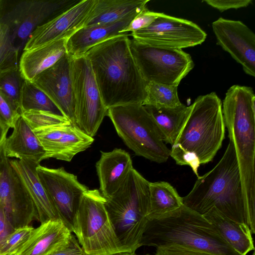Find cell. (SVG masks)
Listing matches in <instances>:
<instances>
[{
    "instance_id": "6da1fadb",
    "label": "cell",
    "mask_w": 255,
    "mask_h": 255,
    "mask_svg": "<svg viewBox=\"0 0 255 255\" xmlns=\"http://www.w3.org/2000/svg\"><path fill=\"white\" fill-rule=\"evenodd\" d=\"M126 33L103 41L84 56L90 62L103 102L109 108L143 104L147 83L131 53Z\"/></svg>"
},
{
    "instance_id": "7a4b0ae2",
    "label": "cell",
    "mask_w": 255,
    "mask_h": 255,
    "mask_svg": "<svg viewBox=\"0 0 255 255\" xmlns=\"http://www.w3.org/2000/svg\"><path fill=\"white\" fill-rule=\"evenodd\" d=\"M222 113L230 140L235 147L247 212L255 228V95L250 87L235 85L227 91Z\"/></svg>"
},
{
    "instance_id": "3957f363",
    "label": "cell",
    "mask_w": 255,
    "mask_h": 255,
    "mask_svg": "<svg viewBox=\"0 0 255 255\" xmlns=\"http://www.w3.org/2000/svg\"><path fill=\"white\" fill-rule=\"evenodd\" d=\"M182 201L184 206L200 215L213 209L249 226L240 172L232 141H229L219 162L198 177L190 192L182 197Z\"/></svg>"
},
{
    "instance_id": "277c9868",
    "label": "cell",
    "mask_w": 255,
    "mask_h": 255,
    "mask_svg": "<svg viewBox=\"0 0 255 255\" xmlns=\"http://www.w3.org/2000/svg\"><path fill=\"white\" fill-rule=\"evenodd\" d=\"M172 245L215 255H240L208 220L184 205L148 220L139 243L156 248Z\"/></svg>"
},
{
    "instance_id": "5b68a950",
    "label": "cell",
    "mask_w": 255,
    "mask_h": 255,
    "mask_svg": "<svg viewBox=\"0 0 255 255\" xmlns=\"http://www.w3.org/2000/svg\"><path fill=\"white\" fill-rule=\"evenodd\" d=\"M149 183L133 168L105 208L125 251L135 253L146 225L149 210Z\"/></svg>"
},
{
    "instance_id": "8992f818",
    "label": "cell",
    "mask_w": 255,
    "mask_h": 255,
    "mask_svg": "<svg viewBox=\"0 0 255 255\" xmlns=\"http://www.w3.org/2000/svg\"><path fill=\"white\" fill-rule=\"evenodd\" d=\"M172 145L196 155L201 164L212 161L225 138L222 104L216 93L198 96Z\"/></svg>"
},
{
    "instance_id": "52a82bcc",
    "label": "cell",
    "mask_w": 255,
    "mask_h": 255,
    "mask_svg": "<svg viewBox=\"0 0 255 255\" xmlns=\"http://www.w3.org/2000/svg\"><path fill=\"white\" fill-rule=\"evenodd\" d=\"M119 136L136 155L158 163L170 156L153 119L142 104H129L109 108L107 115Z\"/></svg>"
},
{
    "instance_id": "ba28073f",
    "label": "cell",
    "mask_w": 255,
    "mask_h": 255,
    "mask_svg": "<svg viewBox=\"0 0 255 255\" xmlns=\"http://www.w3.org/2000/svg\"><path fill=\"white\" fill-rule=\"evenodd\" d=\"M98 189L83 195L75 214L73 232L85 255H111L125 251L113 228L105 203Z\"/></svg>"
},
{
    "instance_id": "9c48e42d",
    "label": "cell",
    "mask_w": 255,
    "mask_h": 255,
    "mask_svg": "<svg viewBox=\"0 0 255 255\" xmlns=\"http://www.w3.org/2000/svg\"><path fill=\"white\" fill-rule=\"evenodd\" d=\"M81 0H0V23L7 27L19 58L36 28Z\"/></svg>"
},
{
    "instance_id": "30bf717a",
    "label": "cell",
    "mask_w": 255,
    "mask_h": 255,
    "mask_svg": "<svg viewBox=\"0 0 255 255\" xmlns=\"http://www.w3.org/2000/svg\"><path fill=\"white\" fill-rule=\"evenodd\" d=\"M131 53L145 81L178 86L193 69L190 54L182 49L150 45L130 39Z\"/></svg>"
},
{
    "instance_id": "8fae6325",
    "label": "cell",
    "mask_w": 255,
    "mask_h": 255,
    "mask_svg": "<svg viewBox=\"0 0 255 255\" xmlns=\"http://www.w3.org/2000/svg\"><path fill=\"white\" fill-rule=\"evenodd\" d=\"M72 78L75 102V125L93 137L97 133L108 109L103 102L88 59L73 58Z\"/></svg>"
},
{
    "instance_id": "7c38bea8",
    "label": "cell",
    "mask_w": 255,
    "mask_h": 255,
    "mask_svg": "<svg viewBox=\"0 0 255 255\" xmlns=\"http://www.w3.org/2000/svg\"><path fill=\"white\" fill-rule=\"evenodd\" d=\"M132 38L150 45L182 49L202 44L207 34L193 22L160 13L148 26L131 33Z\"/></svg>"
},
{
    "instance_id": "4fadbf2b",
    "label": "cell",
    "mask_w": 255,
    "mask_h": 255,
    "mask_svg": "<svg viewBox=\"0 0 255 255\" xmlns=\"http://www.w3.org/2000/svg\"><path fill=\"white\" fill-rule=\"evenodd\" d=\"M36 169L60 219L72 232L75 214L82 197L88 188L63 167L49 168L39 165Z\"/></svg>"
},
{
    "instance_id": "5bb4252c",
    "label": "cell",
    "mask_w": 255,
    "mask_h": 255,
    "mask_svg": "<svg viewBox=\"0 0 255 255\" xmlns=\"http://www.w3.org/2000/svg\"><path fill=\"white\" fill-rule=\"evenodd\" d=\"M0 204L15 229L30 226L37 215L20 178L11 166L4 147L0 155Z\"/></svg>"
},
{
    "instance_id": "9a60e30c",
    "label": "cell",
    "mask_w": 255,
    "mask_h": 255,
    "mask_svg": "<svg viewBox=\"0 0 255 255\" xmlns=\"http://www.w3.org/2000/svg\"><path fill=\"white\" fill-rule=\"evenodd\" d=\"M217 44L240 64L244 71L255 76V34L242 21L220 17L212 23Z\"/></svg>"
},
{
    "instance_id": "2e32d148",
    "label": "cell",
    "mask_w": 255,
    "mask_h": 255,
    "mask_svg": "<svg viewBox=\"0 0 255 255\" xmlns=\"http://www.w3.org/2000/svg\"><path fill=\"white\" fill-rule=\"evenodd\" d=\"M73 58L65 53L55 64L31 82L44 92L63 115L75 125V102L72 78Z\"/></svg>"
},
{
    "instance_id": "e0dca14e",
    "label": "cell",
    "mask_w": 255,
    "mask_h": 255,
    "mask_svg": "<svg viewBox=\"0 0 255 255\" xmlns=\"http://www.w3.org/2000/svg\"><path fill=\"white\" fill-rule=\"evenodd\" d=\"M33 130L45 151V159L53 158L69 162L77 153L89 148L94 141L93 137L71 123Z\"/></svg>"
},
{
    "instance_id": "ac0fdd59",
    "label": "cell",
    "mask_w": 255,
    "mask_h": 255,
    "mask_svg": "<svg viewBox=\"0 0 255 255\" xmlns=\"http://www.w3.org/2000/svg\"><path fill=\"white\" fill-rule=\"evenodd\" d=\"M95 0H81L68 9L37 27L23 50L38 47L61 39H67L84 26Z\"/></svg>"
},
{
    "instance_id": "d6986e66",
    "label": "cell",
    "mask_w": 255,
    "mask_h": 255,
    "mask_svg": "<svg viewBox=\"0 0 255 255\" xmlns=\"http://www.w3.org/2000/svg\"><path fill=\"white\" fill-rule=\"evenodd\" d=\"M96 164L100 191L105 199L110 198L121 187L133 168L128 152L120 148L101 151Z\"/></svg>"
},
{
    "instance_id": "ffe728a7",
    "label": "cell",
    "mask_w": 255,
    "mask_h": 255,
    "mask_svg": "<svg viewBox=\"0 0 255 255\" xmlns=\"http://www.w3.org/2000/svg\"><path fill=\"white\" fill-rule=\"evenodd\" d=\"M10 163L33 201L37 221L42 223L50 220L60 219L52 201L38 177L36 168L40 164L17 159H10Z\"/></svg>"
},
{
    "instance_id": "44dd1931",
    "label": "cell",
    "mask_w": 255,
    "mask_h": 255,
    "mask_svg": "<svg viewBox=\"0 0 255 255\" xmlns=\"http://www.w3.org/2000/svg\"><path fill=\"white\" fill-rule=\"evenodd\" d=\"M71 231L60 219L50 220L34 228L16 252L17 255H47L65 244Z\"/></svg>"
},
{
    "instance_id": "7402d4cb",
    "label": "cell",
    "mask_w": 255,
    "mask_h": 255,
    "mask_svg": "<svg viewBox=\"0 0 255 255\" xmlns=\"http://www.w3.org/2000/svg\"><path fill=\"white\" fill-rule=\"evenodd\" d=\"M136 15L112 23L83 26L66 40L67 53L73 58L83 56L95 45L126 34L123 31Z\"/></svg>"
},
{
    "instance_id": "603a6c76",
    "label": "cell",
    "mask_w": 255,
    "mask_h": 255,
    "mask_svg": "<svg viewBox=\"0 0 255 255\" xmlns=\"http://www.w3.org/2000/svg\"><path fill=\"white\" fill-rule=\"evenodd\" d=\"M12 128L4 145L6 156L40 164L45 151L31 126L20 115Z\"/></svg>"
},
{
    "instance_id": "cb8c5ba5",
    "label": "cell",
    "mask_w": 255,
    "mask_h": 255,
    "mask_svg": "<svg viewBox=\"0 0 255 255\" xmlns=\"http://www.w3.org/2000/svg\"><path fill=\"white\" fill-rule=\"evenodd\" d=\"M66 40L63 39L23 50L19 58V67L24 78L32 81L55 64L67 53Z\"/></svg>"
},
{
    "instance_id": "d4e9b609",
    "label": "cell",
    "mask_w": 255,
    "mask_h": 255,
    "mask_svg": "<svg viewBox=\"0 0 255 255\" xmlns=\"http://www.w3.org/2000/svg\"><path fill=\"white\" fill-rule=\"evenodd\" d=\"M149 0H95L84 26L112 23L136 15Z\"/></svg>"
},
{
    "instance_id": "484cf974",
    "label": "cell",
    "mask_w": 255,
    "mask_h": 255,
    "mask_svg": "<svg viewBox=\"0 0 255 255\" xmlns=\"http://www.w3.org/2000/svg\"><path fill=\"white\" fill-rule=\"evenodd\" d=\"M203 216L240 255L254 250L252 233L247 224L231 220L213 209Z\"/></svg>"
},
{
    "instance_id": "4316f807",
    "label": "cell",
    "mask_w": 255,
    "mask_h": 255,
    "mask_svg": "<svg viewBox=\"0 0 255 255\" xmlns=\"http://www.w3.org/2000/svg\"><path fill=\"white\" fill-rule=\"evenodd\" d=\"M144 106L153 119L164 142L172 146L189 115L191 106H187L182 104L172 108Z\"/></svg>"
},
{
    "instance_id": "83f0119b",
    "label": "cell",
    "mask_w": 255,
    "mask_h": 255,
    "mask_svg": "<svg viewBox=\"0 0 255 255\" xmlns=\"http://www.w3.org/2000/svg\"><path fill=\"white\" fill-rule=\"evenodd\" d=\"M182 205V197L170 184L165 181L149 183L148 220L173 212Z\"/></svg>"
},
{
    "instance_id": "f1b7e54d",
    "label": "cell",
    "mask_w": 255,
    "mask_h": 255,
    "mask_svg": "<svg viewBox=\"0 0 255 255\" xmlns=\"http://www.w3.org/2000/svg\"><path fill=\"white\" fill-rule=\"evenodd\" d=\"M29 111L45 112L64 116L44 92L32 82L25 80L20 94V114Z\"/></svg>"
},
{
    "instance_id": "f546056e",
    "label": "cell",
    "mask_w": 255,
    "mask_h": 255,
    "mask_svg": "<svg viewBox=\"0 0 255 255\" xmlns=\"http://www.w3.org/2000/svg\"><path fill=\"white\" fill-rule=\"evenodd\" d=\"M177 86L156 83H147L146 97L143 105L155 107H175L182 104L177 93Z\"/></svg>"
},
{
    "instance_id": "4dcf8cb0",
    "label": "cell",
    "mask_w": 255,
    "mask_h": 255,
    "mask_svg": "<svg viewBox=\"0 0 255 255\" xmlns=\"http://www.w3.org/2000/svg\"><path fill=\"white\" fill-rule=\"evenodd\" d=\"M25 80L19 65L0 72V91L20 113V94Z\"/></svg>"
},
{
    "instance_id": "1f68e13d",
    "label": "cell",
    "mask_w": 255,
    "mask_h": 255,
    "mask_svg": "<svg viewBox=\"0 0 255 255\" xmlns=\"http://www.w3.org/2000/svg\"><path fill=\"white\" fill-rule=\"evenodd\" d=\"M19 60L7 27L0 23V72L18 66Z\"/></svg>"
},
{
    "instance_id": "d6a6232c",
    "label": "cell",
    "mask_w": 255,
    "mask_h": 255,
    "mask_svg": "<svg viewBox=\"0 0 255 255\" xmlns=\"http://www.w3.org/2000/svg\"><path fill=\"white\" fill-rule=\"evenodd\" d=\"M20 114L33 129L40 127L71 123L64 116L48 112L29 111Z\"/></svg>"
},
{
    "instance_id": "836d02e7",
    "label": "cell",
    "mask_w": 255,
    "mask_h": 255,
    "mask_svg": "<svg viewBox=\"0 0 255 255\" xmlns=\"http://www.w3.org/2000/svg\"><path fill=\"white\" fill-rule=\"evenodd\" d=\"M34 228L31 226L15 229L0 244V255L15 254L26 241Z\"/></svg>"
},
{
    "instance_id": "e575fe53",
    "label": "cell",
    "mask_w": 255,
    "mask_h": 255,
    "mask_svg": "<svg viewBox=\"0 0 255 255\" xmlns=\"http://www.w3.org/2000/svg\"><path fill=\"white\" fill-rule=\"evenodd\" d=\"M159 13L145 7L134 17L123 33H132L148 26L158 17Z\"/></svg>"
},
{
    "instance_id": "d590c367",
    "label": "cell",
    "mask_w": 255,
    "mask_h": 255,
    "mask_svg": "<svg viewBox=\"0 0 255 255\" xmlns=\"http://www.w3.org/2000/svg\"><path fill=\"white\" fill-rule=\"evenodd\" d=\"M170 156L178 165L189 166L197 177L199 176L198 170L201 163L196 155L179 147L172 146L170 149Z\"/></svg>"
},
{
    "instance_id": "8d00e7d4",
    "label": "cell",
    "mask_w": 255,
    "mask_h": 255,
    "mask_svg": "<svg viewBox=\"0 0 255 255\" xmlns=\"http://www.w3.org/2000/svg\"><path fill=\"white\" fill-rule=\"evenodd\" d=\"M20 113L12 106L7 98L0 91V120L9 128H13Z\"/></svg>"
},
{
    "instance_id": "74e56055",
    "label": "cell",
    "mask_w": 255,
    "mask_h": 255,
    "mask_svg": "<svg viewBox=\"0 0 255 255\" xmlns=\"http://www.w3.org/2000/svg\"><path fill=\"white\" fill-rule=\"evenodd\" d=\"M155 255H215L209 253L172 245L156 248Z\"/></svg>"
},
{
    "instance_id": "f35d334b",
    "label": "cell",
    "mask_w": 255,
    "mask_h": 255,
    "mask_svg": "<svg viewBox=\"0 0 255 255\" xmlns=\"http://www.w3.org/2000/svg\"><path fill=\"white\" fill-rule=\"evenodd\" d=\"M208 5L218 9L220 12L230 9H238L249 6L252 0H204Z\"/></svg>"
},
{
    "instance_id": "ab89813d",
    "label": "cell",
    "mask_w": 255,
    "mask_h": 255,
    "mask_svg": "<svg viewBox=\"0 0 255 255\" xmlns=\"http://www.w3.org/2000/svg\"><path fill=\"white\" fill-rule=\"evenodd\" d=\"M47 255H85L75 238L71 235L68 240Z\"/></svg>"
},
{
    "instance_id": "60d3db41",
    "label": "cell",
    "mask_w": 255,
    "mask_h": 255,
    "mask_svg": "<svg viewBox=\"0 0 255 255\" xmlns=\"http://www.w3.org/2000/svg\"><path fill=\"white\" fill-rule=\"evenodd\" d=\"M14 230L0 204V244L4 239Z\"/></svg>"
},
{
    "instance_id": "b9f144b4",
    "label": "cell",
    "mask_w": 255,
    "mask_h": 255,
    "mask_svg": "<svg viewBox=\"0 0 255 255\" xmlns=\"http://www.w3.org/2000/svg\"><path fill=\"white\" fill-rule=\"evenodd\" d=\"M9 128L0 120V155L3 149L7 133Z\"/></svg>"
},
{
    "instance_id": "7bdbcfd3",
    "label": "cell",
    "mask_w": 255,
    "mask_h": 255,
    "mask_svg": "<svg viewBox=\"0 0 255 255\" xmlns=\"http://www.w3.org/2000/svg\"><path fill=\"white\" fill-rule=\"evenodd\" d=\"M111 255H137L135 253L130 252H121Z\"/></svg>"
},
{
    "instance_id": "ee69618b",
    "label": "cell",
    "mask_w": 255,
    "mask_h": 255,
    "mask_svg": "<svg viewBox=\"0 0 255 255\" xmlns=\"http://www.w3.org/2000/svg\"><path fill=\"white\" fill-rule=\"evenodd\" d=\"M17 255L16 254H12L10 255Z\"/></svg>"
}]
</instances>
